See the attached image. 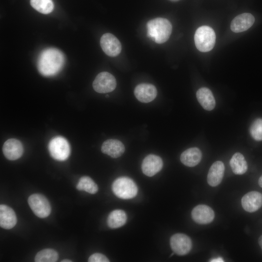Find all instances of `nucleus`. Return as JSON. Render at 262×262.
<instances>
[{
  "instance_id": "12",
  "label": "nucleus",
  "mask_w": 262,
  "mask_h": 262,
  "mask_svg": "<svg viewBox=\"0 0 262 262\" xmlns=\"http://www.w3.org/2000/svg\"><path fill=\"white\" fill-rule=\"evenodd\" d=\"M2 151L5 157L9 160H16L21 157L23 147L19 140L11 138L7 140L3 144Z\"/></svg>"
},
{
  "instance_id": "5",
  "label": "nucleus",
  "mask_w": 262,
  "mask_h": 262,
  "mask_svg": "<svg viewBox=\"0 0 262 262\" xmlns=\"http://www.w3.org/2000/svg\"><path fill=\"white\" fill-rule=\"evenodd\" d=\"M50 155L59 161L66 160L70 154V147L67 140L62 136H56L51 139L48 145Z\"/></svg>"
},
{
  "instance_id": "2",
  "label": "nucleus",
  "mask_w": 262,
  "mask_h": 262,
  "mask_svg": "<svg viewBox=\"0 0 262 262\" xmlns=\"http://www.w3.org/2000/svg\"><path fill=\"white\" fill-rule=\"evenodd\" d=\"M147 35L157 43L162 44L169 38L172 27L170 21L164 18H156L147 24Z\"/></svg>"
},
{
  "instance_id": "9",
  "label": "nucleus",
  "mask_w": 262,
  "mask_h": 262,
  "mask_svg": "<svg viewBox=\"0 0 262 262\" xmlns=\"http://www.w3.org/2000/svg\"><path fill=\"white\" fill-rule=\"evenodd\" d=\"M100 44L103 51L109 56H116L121 52L122 48L120 42L110 33H106L101 36Z\"/></svg>"
},
{
  "instance_id": "25",
  "label": "nucleus",
  "mask_w": 262,
  "mask_h": 262,
  "mask_svg": "<svg viewBox=\"0 0 262 262\" xmlns=\"http://www.w3.org/2000/svg\"><path fill=\"white\" fill-rule=\"evenodd\" d=\"M30 4L36 10L44 14L51 13L54 8L52 0H30Z\"/></svg>"
},
{
  "instance_id": "6",
  "label": "nucleus",
  "mask_w": 262,
  "mask_h": 262,
  "mask_svg": "<svg viewBox=\"0 0 262 262\" xmlns=\"http://www.w3.org/2000/svg\"><path fill=\"white\" fill-rule=\"evenodd\" d=\"M28 204L33 213L38 217L46 218L51 212V206L47 198L39 194L31 195L28 200Z\"/></svg>"
},
{
  "instance_id": "20",
  "label": "nucleus",
  "mask_w": 262,
  "mask_h": 262,
  "mask_svg": "<svg viewBox=\"0 0 262 262\" xmlns=\"http://www.w3.org/2000/svg\"><path fill=\"white\" fill-rule=\"evenodd\" d=\"M198 101L206 110L211 111L215 106V100L212 91L208 88H199L196 93Z\"/></svg>"
},
{
  "instance_id": "17",
  "label": "nucleus",
  "mask_w": 262,
  "mask_h": 262,
  "mask_svg": "<svg viewBox=\"0 0 262 262\" xmlns=\"http://www.w3.org/2000/svg\"><path fill=\"white\" fill-rule=\"evenodd\" d=\"M101 151L114 158L121 156L125 151L123 144L116 139H108L101 146Z\"/></svg>"
},
{
  "instance_id": "23",
  "label": "nucleus",
  "mask_w": 262,
  "mask_h": 262,
  "mask_svg": "<svg viewBox=\"0 0 262 262\" xmlns=\"http://www.w3.org/2000/svg\"><path fill=\"white\" fill-rule=\"evenodd\" d=\"M76 188L79 190H83L91 194H94L98 191L97 184L88 176H83L80 178Z\"/></svg>"
},
{
  "instance_id": "13",
  "label": "nucleus",
  "mask_w": 262,
  "mask_h": 262,
  "mask_svg": "<svg viewBox=\"0 0 262 262\" xmlns=\"http://www.w3.org/2000/svg\"><path fill=\"white\" fill-rule=\"evenodd\" d=\"M241 204L246 211L256 212L262 206V194L257 191L249 192L243 196Z\"/></svg>"
},
{
  "instance_id": "4",
  "label": "nucleus",
  "mask_w": 262,
  "mask_h": 262,
  "mask_svg": "<svg viewBox=\"0 0 262 262\" xmlns=\"http://www.w3.org/2000/svg\"><path fill=\"white\" fill-rule=\"evenodd\" d=\"M114 193L122 199H130L135 197L138 192V188L134 181L127 177L116 179L112 185Z\"/></svg>"
},
{
  "instance_id": "18",
  "label": "nucleus",
  "mask_w": 262,
  "mask_h": 262,
  "mask_svg": "<svg viewBox=\"0 0 262 262\" xmlns=\"http://www.w3.org/2000/svg\"><path fill=\"white\" fill-rule=\"evenodd\" d=\"M17 218L14 211L7 205H0V226L4 229H11L16 225Z\"/></svg>"
},
{
  "instance_id": "15",
  "label": "nucleus",
  "mask_w": 262,
  "mask_h": 262,
  "mask_svg": "<svg viewBox=\"0 0 262 262\" xmlns=\"http://www.w3.org/2000/svg\"><path fill=\"white\" fill-rule=\"evenodd\" d=\"M255 21L254 16L250 13H243L236 16L231 21L230 29L234 33L245 31L250 28Z\"/></svg>"
},
{
  "instance_id": "22",
  "label": "nucleus",
  "mask_w": 262,
  "mask_h": 262,
  "mask_svg": "<svg viewBox=\"0 0 262 262\" xmlns=\"http://www.w3.org/2000/svg\"><path fill=\"white\" fill-rule=\"evenodd\" d=\"M127 219V215L124 211L115 210L109 214L107 218V224L110 228L116 229L123 226Z\"/></svg>"
},
{
  "instance_id": "10",
  "label": "nucleus",
  "mask_w": 262,
  "mask_h": 262,
  "mask_svg": "<svg viewBox=\"0 0 262 262\" xmlns=\"http://www.w3.org/2000/svg\"><path fill=\"white\" fill-rule=\"evenodd\" d=\"M192 219L199 224H207L212 222L214 218L213 210L206 205H198L192 210Z\"/></svg>"
},
{
  "instance_id": "21",
  "label": "nucleus",
  "mask_w": 262,
  "mask_h": 262,
  "mask_svg": "<svg viewBox=\"0 0 262 262\" xmlns=\"http://www.w3.org/2000/svg\"><path fill=\"white\" fill-rule=\"evenodd\" d=\"M229 164L233 172L236 175H242L247 170V164L244 156L239 152L235 153L231 157Z\"/></svg>"
},
{
  "instance_id": "11",
  "label": "nucleus",
  "mask_w": 262,
  "mask_h": 262,
  "mask_svg": "<svg viewBox=\"0 0 262 262\" xmlns=\"http://www.w3.org/2000/svg\"><path fill=\"white\" fill-rule=\"evenodd\" d=\"M163 165V162L160 157L154 154H149L143 160L142 170L145 175L152 177L162 169Z\"/></svg>"
},
{
  "instance_id": "1",
  "label": "nucleus",
  "mask_w": 262,
  "mask_h": 262,
  "mask_svg": "<svg viewBox=\"0 0 262 262\" xmlns=\"http://www.w3.org/2000/svg\"><path fill=\"white\" fill-rule=\"evenodd\" d=\"M65 63L63 53L55 48L43 50L38 58L37 66L39 72L46 77L57 74L63 68Z\"/></svg>"
},
{
  "instance_id": "31",
  "label": "nucleus",
  "mask_w": 262,
  "mask_h": 262,
  "mask_svg": "<svg viewBox=\"0 0 262 262\" xmlns=\"http://www.w3.org/2000/svg\"><path fill=\"white\" fill-rule=\"evenodd\" d=\"M61 262H71L72 261L70 260L65 259V260H62Z\"/></svg>"
},
{
  "instance_id": "30",
  "label": "nucleus",
  "mask_w": 262,
  "mask_h": 262,
  "mask_svg": "<svg viewBox=\"0 0 262 262\" xmlns=\"http://www.w3.org/2000/svg\"><path fill=\"white\" fill-rule=\"evenodd\" d=\"M258 183L259 186L262 188V175L260 177L259 179Z\"/></svg>"
},
{
  "instance_id": "8",
  "label": "nucleus",
  "mask_w": 262,
  "mask_h": 262,
  "mask_svg": "<svg viewBox=\"0 0 262 262\" xmlns=\"http://www.w3.org/2000/svg\"><path fill=\"white\" fill-rule=\"evenodd\" d=\"M170 244L173 251L180 256L188 254L192 247L190 238L183 233H176L171 236Z\"/></svg>"
},
{
  "instance_id": "29",
  "label": "nucleus",
  "mask_w": 262,
  "mask_h": 262,
  "mask_svg": "<svg viewBox=\"0 0 262 262\" xmlns=\"http://www.w3.org/2000/svg\"><path fill=\"white\" fill-rule=\"evenodd\" d=\"M258 243L262 250V235H261L258 240Z\"/></svg>"
},
{
  "instance_id": "7",
  "label": "nucleus",
  "mask_w": 262,
  "mask_h": 262,
  "mask_svg": "<svg viewBox=\"0 0 262 262\" xmlns=\"http://www.w3.org/2000/svg\"><path fill=\"white\" fill-rule=\"evenodd\" d=\"M116 82L115 77L107 72H102L96 76L93 82L95 91L99 93H106L115 90Z\"/></svg>"
},
{
  "instance_id": "28",
  "label": "nucleus",
  "mask_w": 262,
  "mask_h": 262,
  "mask_svg": "<svg viewBox=\"0 0 262 262\" xmlns=\"http://www.w3.org/2000/svg\"><path fill=\"white\" fill-rule=\"evenodd\" d=\"M210 262H224L223 260L222 259V258L218 257L217 258L215 259H213L210 261Z\"/></svg>"
},
{
  "instance_id": "19",
  "label": "nucleus",
  "mask_w": 262,
  "mask_h": 262,
  "mask_svg": "<svg viewBox=\"0 0 262 262\" xmlns=\"http://www.w3.org/2000/svg\"><path fill=\"white\" fill-rule=\"evenodd\" d=\"M202 158V153L197 147H191L181 154V162L186 166L193 167L198 164Z\"/></svg>"
},
{
  "instance_id": "24",
  "label": "nucleus",
  "mask_w": 262,
  "mask_h": 262,
  "mask_svg": "<svg viewBox=\"0 0 262 262\" xmlns=\"http://www.w3.org/2000/svg\"><path fill=\"white\" fill-rule=\"evenodd\" d=\"M58 259V254L55 250L47 248L39 251L35 257L34 261L36 262H55Z\"/></svg>"
},
{
  "instance_id": "3",
  "label": "nucleus",
  "mask_w": 262,
  "mask_h": 262,
  "mask_svg": "<svg viewBox=\"0 0 262 262\" xmlns=\"http://www.w3.org/2000/svg\"><path fill=\"white\" fill-rule=\"evenodd\" d=\"M216 36L214 30L208 26L198 28L195 34L194 40L198 50L208 52L212 50L215 43Z\"/></svg>"
},
{
  "instance_id": "14",
  "label": "nucleus",
  "mask_w": 262,
  "mask_h": 262,
  "mask_svg": "<svg viewBox=\"0 0 262 262\" xmlns=\"http://www.w3.org/2000/svg\"><path fill=\"white\" fill-rule=\"evenodd\" d=\"M134 93L136 98L143 103L149 102L155 99L157 94L155 86L149 83H141L135 88Z\"/></svg>"
},
{
  "instance_id": "16",
  "label": "nucleus",
  "mask_w": 262,
  "mask_h": 262,
  "mask_svg": "<svg viewBox=\"0 0 262 262\" xmlns=\"http://www.w3.org/2000/svg\"><path fill=\"white\" fill-rule=\"evenodd\" d=\"M224 171L225 166L222 162L218 161L213 163L208 171V183L213 187L219 185L223 179Z\"/></svg>"
},
{
  "instance_id": "27",
  "label": "nucleus",
  "mask_w": 262,
  "mask_h": 262,
  "mask_svg": "<svg viewBox=\"0 0 262 262\" xmlns=\"http://www.w3.org/2000/svg\"><path fill=\"white\" fill-rule=\"evenodd\" d=\"M89 262H109V259L103 254L96 253L91 255L89 259Z\"/></svg>"
},
{
  "instance_id": "26",
  "label": "nucleus",
  "mask_w": 262,
  "mask_h": 262,
  "mask_svg": "<svg viewBox=\"0 0 262 262\" xmlns=\"http://www.w3.org/2000/svg\"><path fill=\"white\" fill-rule=\"evenodd\" d=\"M249 131L254 140L262 141V118L256 119L251 124Z\"/></svg>"
}]
</instances>
